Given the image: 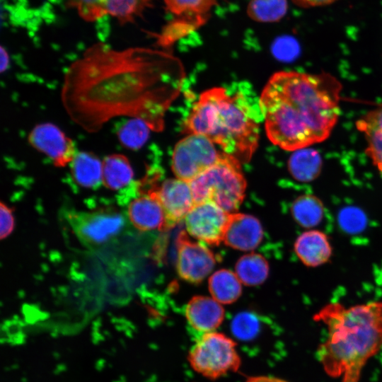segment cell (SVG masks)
Wrapping results in <instances>:
<instances>
[{"mask_svg":"<svg viewBox=\"0 0 382 382\" xmlns=\"http://www.w3.org/2000/svg\"><path fill=\"white\" fill-rule=\"evenodd\" d=\"M166 55L143 47L116 50L100 42L67 68L61 99L71 120L97 132L118 117L139 118L159 127L162 71Z\"/></svg>","mask_w":382,"mask_h":382,"instance_id":"cell-1","label":"cell"},{"mask_svg":"<svg viewBox=\"0 0 382 382\" xmlns=\"http://www.w3.org/2000/svg\"><path fill=\"white\" fill-rule=\"evenodd\" d=\"M341 91L340 82L327 72L274 73L259 99L268 139L293 151L325 141L340 116Z\"/></svg>","mask_w":382,"mask_h":382,"instance_id":"cell-2","label":"cell"},{"mask_svg":"<svg viewBox=\"0 0 382 382\" xmlns=\"http://www.w3.org/2000/svg\"><path fill=\"white\" fill-rule=\"evenodd\" d=\"M313 319L327 329L316 352L325 374L341 382H359L366 364L382 347V301L329 303Z\"/></svg>","mask_w":382,"mask_h":382,"instance_id":"cell-3","label":"cell"},{"mask_svg":"<svg viewBox=\"0 0 382 382\" xmlns=\"http://www.w3.org/2000/svg\"><path fill=\"white\" fill-rule=\"evenodd\" d=\"M260 103L253 104L243 91L215 87L202 93L185 121L188 134L207 137L241 163L250 161L258 145Z\"/></svg>","mask_w":382,"mask_h":382,"instance_id":"cell-4","label":"cell"},{"mask_svg":"<svg viewBox=\"0 0 382 382\" xmlns=\"http://www.w3.org/2000/svg\"><path fill=\"white\" fill-rule=\"evenodd\" d=\"M241 163L222 152L219 161L190 183L195 203L212 201L231 214L243 200L246 182Z\"/></svg>","mask_w":382,"mask_h":382,"instance_id":"cell-5","label":"cell"},{"mask_svg":"<svg viewBox=\"0 0 382 382\" xmlns=\"http://www.w3.org/2000/svg\"><path fill=\"white\" fill-rule=\"evenodd\" d=\"M237 343L224 333L212 331L196 337L187 360L197 374L211 381L238 371L241 358Z\"/></svg>","mask_w":382,"mask_h":382,"instance_id":"cell-6","label":"cell"},{"mask_svg":"<svg viewBox=\"0 0 382 382\" xmlns=\"http://www.w3.org/2000/svg\"><path fill=\"white\" fill-rule=\"evenodd\" d=\"M207 137L189 134L174 147L171 168L177 178L190 182L200 173L214 165L223 151Z\"/></svg>","mask_w":382,"mask_h":382,"instance_id":"cell-7","label":"cell"},{"mask_svg":"<svg viewBox=\"0 0 382 382\" xmlns=\"http://www.w3.org/2000/svg\"><path fill=\"white\" fill-rule=\"evenodd\" d=\"M86 21L93 22L105 16L115 18L121 25L134 22L152 7L153 0H65Z\"/></svg>","mask_w":382,"mask_h":382,"instance_id":"cell-8","label":"cell"},{"mask_svg":"<svg viewBox=\"0 0 382 382\" xmlns=\"http://www.w3.org/2000/svg\"><path fill=\"white\" fill-rule=\"evenodd\" d=\"M231 214L212 201L196 202L185 217L187 232L209 245L223 241Z\"/></svg>","mask_w":382,"mask_h":382,"instance_id":"cell-9","label":"cell"},{"mask_svg":"<svg viewBox=\"0 0 382 382\" xmlns=\"http://www.w3.org/2000/svg\"><path fill=\"white\" fill-rule=\"evenodd\" d=\"M71 223L79 238L86 244L100 245L117 236L125 226V219L114 209H102L74 214Z\"/></svg>","mask_w":382,"mask_h":382,"instance_id":"cell-10","label":"cell"},{"mask_svg":"<svg viewBox=\"0 0 382 382\" xmlns=\"http://www.w3.org/2000/svg\"><path fill=\"white\" fill-rule=\"evenodd\" d=\"M176 245L179 276L189 282L199 283L214 267L216 263L214 254L205 245L190 241L184 231L178 233Z\"/></svg>","mask_w":382,"mask_h":382,"instance_id":"cell-11","label":"cell"},{"mask_svg":"<svg viewBox=\"0 0 382 382\" xmlns=\"http://www.w3.org/2000/svg\"><path fill=\"white\" fill-rule=\"evenodd\" d=\"M30 146L45 155L57 167H64L77 154L74 141L57 125L44 122L35 125L28 136Z\"/></svg>","mask_w":382,"mask_h":382,"instance_id":"cell-12","label":"cell"},{"mask_svg":"<svg viewBox=\"0 0 382 382\" xmlns=\"http://www.w3.org/2000/svg\"><path fill=\"white\" fill-rule=\"evenodd\" d=\"M155 190L165 211L168 229L185 219L195 203L190 183L179 178L166 179L155 185Z\"/></svg>","mask_w":382,"mask_h":382,"instance_id":"cell-13","label":"cell"},{"mask_svg":"<svg viewBox=\"0 0 382 382\" xmlns=\"http://www.w3.org/2000/svg\"><path fill=\"white\" fill-rule=\"evenodd\" d=\"M127 215L134 227L141 231L168 229L166 215L157 197L155 185L149 190H141L130 201Z\"/></svg>","mask_w":382,"mask_h":382,"instance_id":"cell-14","label":"cell"},{"mask_svg":"<svg viewBox=\"0 0 382 382\" xmlns=\"http://www.w3.org/2000/svg\"><path fill=\"white\" fill-rule=\"evenodd\" d=\"M185 316L188 325L198 337L215 331L223 323L225 311L214 299L195 296L185 306Z\"/></svg>","mask_w":382,"mask_h":382,"instance_id":"cell-15","label":"cell"},{"mask_svg":"<svg viewBox=\"0 0 382 382\" xmlns=\"http://www.w3.org/2000/svg\"><path fill=\"white\" fill-rule=\"evenodd\" d=\"M262 237V227L257 218L249 214L232 213L223 241L234 249L248 251L256 248Z\"/></svg>","mask_w":382,"mask_h":382,"instance_id":"cell-16","label":"cell"},{"mask_svg":"<svg viewBox=\"0 0 382 382\" xmlns=\"http://www.w3.org/2000/svg\"><path fill=\"white\" fill-rule=\"evenodd\" d=\"M294 252L306 266L316 267L327 263L332 254L328 236L317 229H308L295 241Z\"/></svg>","mask_w":382,"mask_h":382,"instance_id":"cell-17","label":"cell"},{"mask_svg":"<svg viewBox=\"0 0 382 382\" xmlns=\"http://www.w3.org/2000/svg\"><path fill=\"white\" fill-rule=\"evenodd\" d=\"M356 125L364 135L367 156L382 176V105L368 112Z\"/></svg>","mask_w":382,"mask_h":382,"instance_id":"cell-18","label":"cell"},{"mask_svg":"<svg viewBox=\"0 0 382 382\" xmlns=\"http://www.w3.org/2000/svg\"><path fill=\"white\" fill-rule=\"evenodd\" d=\"M74 180L86 188H96L103 183V162L94 154L78 151L69 164Z\"/></svg>","mask_w":382,"mask_h":382,"instance_id":"cell-19","label":"cell"},{"mask_svg":"<svg viewBox=\"0 0 382 382\" xmlns=\"http://www.w3.org/2000/svg\"><path fill=\"white\" fill-rule=\"evenodd\" d=\"M323 160L315 149L308 147L294 151L288 161V169L292 177L300 182L316 179L322 170Z\"/></svg>","mask_w":382,"mask_h":382,"instance_id":"cell-20","label":"cell"},{"mask_svg":"<svg viewBox=\"0 0 382 382\" xmlns=\"http://www.w3.org/2000/svg\"><path fill=\"white\" fill-rule=\"evenodd\" d=\"M103 162V184L112 190H119L132 183L134 172L129 159L123 154L105 156Z\"/></svg>","mask_w":382,"mask_h":382,"instance_id":"cell-21","label":"cell"},{"mask_svg":"<svg viewBox=\"0 0 382 382\" xmlns=\"http://www.w3.org/2000/svg\"><path fill=\"white\" fill-rule=\"evenodd\" d=\"M209 289L212 298L221 304H230L240 297L241 282L231 270H220L209 277Z\"/></svg>","mask_w":382,"mask_h":382,"instance_id":"cell-22","label":"cell"},{"mask_svg":"<svg viewBox=\"0 0 382 382\" xmlns=\"http://www.w3.org/2000/svg\"><path fill=\"white\" fill-rule=\"evenodd\" d=\"M324 212L325 208L321 199L311 194L299 196L291 207V212L295 221L308 229L316 227L322 221Z\"/></svg>","mask_w":382,"mask_h":382,"instance_id":"cell-23","label":"cell"},{"mask_svg":"<svg viewBox=\"0 0 382 382\" xmlns=\"http://www.w3.org/2000/svg\"><path fill=\"white\" fill-rule=\"evenodd\" d=\"M166 9L178 18L187 19L198 26L209 17L216 0H163Z\"/></svg>","mask_w":382,"mask_h":382,"instance_id":"cell-24","label":"cell"},{"mask_svg":"<svg viewBox=\"0 0 382 382\" xmlns=\"http://www.w3.org/2000/svg\"><path fill=\"white\" fill-rule=\"evenodd\" d=\"M235 268L237 277L246 286L259 285L269 274L267 261L262 255L254 253L242 256Z\"/></svg>","mask_w":382,"mask_h":382,"instance_id":"cell-25","label":"cell"},{"mask_svg":"<svg viewBox=\"0 0 382 382\" xmlns=\"http://www.w3.org/2000/svg\"><path fill=\"white\" fill-rule=\"evenodd\" d=\"M287 11V0H250L246 10L250 19L261 23L277 22Z\"/></svg>","mask_w":382,"mask_h":382,"instance_id":"cell-26","label":"cell"},{"mask_svg":"<svg viewBox=\"0 0 382 382\" xmlns=\"http://www.w3.org/2000/svg\"><path fill=\"white\" fill-rule=\"evenodd\" d=\"M150 129L145 121L131 117L122 124L117 134L123 146L131 150H138L147 141Z\"/></svg>","mask_w":382,"mask_h":382,"instance_id":"cell-27","label":"cell"},{"mask_svg":"<svg viewBox=\"0 0 382 382\" xmlns=\"http://www.w3.org/2000/svg\"><path fill=\"white\" fill-rule=\"evenodd\" d=\"M259 328L258 319L249 312L238 314L233 320L231 329L233 332L240 338H249L257 332Z\"/></svg>","mask_w":382,"mask_h":382,"instance_id":"cell-28","label":"cell"},{"mask_svg":"<svg viewBox=\"0 0 382 382\" xmlns=\"http://www.w3.org/2000/svg\"><path fill=\"white\" fill-rule=\"evenodd\" d=\"M272 52L279 59L289 61L294 59L299 52L298 42L291 37L277 38L272 45Z\"/></svg>","mask_w":382,"mask_h":382,"instance_id":"cell-29","label":"cell"},{"mask_svg":"<svg viewBox=\"0 0 382 382\" xmlns=\"http://www.w3.org/2000/svg\"><path fill=\"white\" fill-rule=\"evenodd\" d=\"M0 236L1 238H6L14 228V218L11 209L4 204L1 203L0 207Z\"/></svg>","mask_w":382,"mask_h":382,"instance_id":"cell-30","label":"cell"},{"mask_svg":"<svg viewBox=\"0 0 382 382\" xmlns=\"http://www.w3.org/2000/svg\"><path fill=\"white\" fill-rule=\"evenodd\" d=\"M294 4L301 8H313L329 5L337 0H291Z\"/></svg>","mask_w":382,"mask_h":382,"instance_id":"cell-31","label":"cell"},{"mask_svg":"<svg viewBox=\"0 0 382 382\" xmlns=\"http://www.w3.org/2000/svg\"><path fill=\"white\" fill-rule=\"evenodd\" d=\"M245 382H289L284 378L267 375L248 376Z\"/></svg>","mask_w":382,"mask_h":382,"instance_id":"cell-32","label":"cell"},{"mask_svg":"<svg viewBox=\"0 0 382 382\" xmlns=\"http://www.w3.org/2000/svg\"><path fill=\"white\" fill-rule=\"evenodd\" d=\"M9 62V57L7 52L5 49L1 47V71L3 72L5 69H7Z\"/></svg>","mask_w":382,"mask_h":382,"instance_id":"cell-33","label":"cell"}]
</instances>
